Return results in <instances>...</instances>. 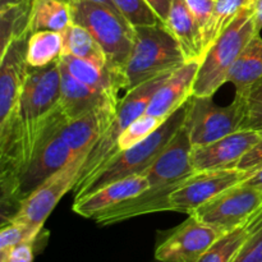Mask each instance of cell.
Wrapping results in <instances>:
<instances>
[{"label": "cell", "mask_w": 262, "mask_h": 262, "mask_svg": "<svg viewBox=\"0 0 262 262\" xmlns=\"http://www.w3.org/2000/svg\"><path fill=\"white\" fill-rule=\"evenodd\" d=\"M27 40L13 42L0 56V189L4 210H17L23 170L20 99L30 71L26 61Z\"/></svg>", "instance_id": "6da1fadb"}, {"label": "cell", "mask_w": 262, "mask_h": 262, "mask_svg": "<svg viewBox=\"0 0 262 262\" xmlns=\"http://www.w3.org/2000/svg\"><path fill=\"white\" fill-rule=\"evenodd\" d=\"M191 151L188 129L183 124L165 150L142 173L150 183L148 189L100 212L92 219L101 225H110L141 215L173 211L169 197L194 173L191 164Z\"/></svg>", "instance_id": "7a4b0ae2"}, {"label": "cell", "mask_w": 262, "mask_h": 262, "mask_svg": "<svg viewBox=\"0 0 262 262\" xmlns=\"http://www.w3.org/2000/svg\"><path fill=\"white\" fill-rule=\"evenodd\" d=\"M260 35L256 30L255 4L247 5L207 49L200 63L193 84V96L212 97L228 82V74L251 40Z\"/></svg>", "instance_id": "3957f363"}, {"label": "cell", "mask_w": 262, "mask_h": 262, "mask_svg": "<svg viewBox=\"0 0 262 262\" xmlns=\"http://www.w3.org/2000/svg\"><path fill=\"white\" fill-rule=\"evenodd\" d=\"M191 99L182 105L174 114H171L150 137L128 150L119 151L117 155L113 156L112 160L104 168L100 169L81 189L76 192L74 200L82 199L115 181L136 174H142L165 150L177 132L183 127L188 114Z\"/></svg>", "instance_id": "277c9868"}, {"label": "cell", "mask_w": 262, "mask_h": 262, "mask_svg": "<svg viewBox=\"0 0 262 262\" xmlns=\"http://www.w3.org/2000/svg\"><path fill=\"white\" fill-rule=\"evenodd\" d=\"M186 63L181 45L163 22L135 27L132 51L124 67L127 91Z\"/></svg>", "instance_id": "5b68a950"}, {"label": "cell", "mask_w": 262, "mask_h": 262, "mask_svg": "<svg viewBox=\"0 0 262 262\" xmlns=\"http://www.w3.org/2000/svg\"><path fill=\"white\" fill-rule=\"evenodd\" d=\"M60 101L59 60L42 68H30L20 99L23 170L30 163L37 138ZM22 170V173H23Z\"/></svg>", "instance_id": "8992f818"}, {"label": "cell", "mask_w": 262, "mask_h": 262, "mask_svg": "<svg viewBox=\"0 0 262 262\" xmlns=\"http://www.w3.org/2000/svg\"><path fill=\"white\" fill-rule=\"evenodd\" d=\"M72 22L86 28L95 38L107 59V66L124 72L133 46L135 27L115 10L106 5L89 0H68Z\"/></svg>", "instance_id": "52a82bcc"}, {"label": "cell", "mask_w": 262, "mask_h": 262, "mask_svg": "<svg viewBox=\"0 0 262 262\" xmlns=\"http://www.w3.org/2000/svg\"><path fill=\"white\" fill-rule=\"evenodd\" d=\"M174 72H166V73L160 74V76L151 78L150 81L125 92L124 97L120 99L119 105H118L117 115H115L112 127L100 138L99 142L91 148L86 160H84L78 182H77V186L74 188L76 192L81 189L100 169L104 168L112 160L113 156L119 152L120 150L118 147V138H119L120 133L133 120L147 112V107L152 96Z\"/></svg>", "instance_id": "ba28073f"}, {"label": "cell", "mask_w": 262, "mask_h": 262, "mask_svg": "<svg viewBox=\"0 0 262 262\" xmlns=\"http://www.w3.org/2000/svg\"><path fill=\"white\" fill-rule=\"evenodd\" d=\"M67 122L68 120L60 112V107H58L38 136L30 163L20 176L18 205L46 179L77 158L61 136V129Z\"/></svg>", "instance_id": "9c48e42d"}, {"label": "cell", "mask_w": 262, "mask_h": 262, "mask_svg": "<svg viewBox=\"0 0 262 262\" xmlns=\"http://www.w3.org/2000/svg\"><path fill=\"white\" fill-rule=\"evenodd\" d=\"M246 119V99L235 95L227 106H220L212 97L192 96L186 118L192 147L204 146L242 129Z\"/></svg>", "instance_id": "30bf717a"}, {"label": "cell", "mask_w": 262, "mask_h": 262, "mask_svg": "<svg viewBox=\"0 0 262 262\" xmlns=\"http://www.w3.org/2000/svg\"><path fill=\"white\" fill-rule=\"evenodd\" d=\"M89 154L77 156L68 165L46 179L18 205V209L7 222L26 224L41 233L46 219L59 204L61 197L76 188L81 169ZM5 223V222H4Z\"/></svg>", "instance_id": "8fae6325"}, {"label": "cell", "mask_w": 262, "mask_h": 262, "mask_svg": "<svg viewBox=\"0 0 262 262\" xmlns=\"http://www.w3.org/2000/svg\"><path fill=\"white\" fill-rule=\"evenodd\" d=\"M261 209L262 189L242 182L202 205L192 216L224 234L246 224Z\"/></svg>", "instance_id": "7c38bea8"}, {"label": "cell", "mask_w": 262, "mask_h": 262, "mask_svg": "<svg viewBox=\"0 0 262 262\" xmlns=\"http://www.w3.org/2000/svg\"><path fill=\"white\" fill-rule=\"evenodd\" d=\"M252 176L238 168L194 171L169 197L174 212L192 215L199 207L215 199L230 187Z\"/></svg>", "instance_id": "4fadbf2b"}, {"label": "cell", "mask_w": 262, "mask_h": 262, "mask_svg": "<svg viewBox=\"0 0 262 262\" xmlns=\"http://www.w3.org/2000/svg\"><path fill=\"white\" fill-rule=\"evenodd\" d=\"M222 234L189 215L156 247L155 258L160 262H197Z\"/></svg>", "instance_id": "5bb4252c"}, {"label": "cell", "mask_w": 262, "mask_h": 262, "mask_svg": "<svg viewBox=\"0 0 262 262\" xmlns=\"http://www.w3.org/2000/svg\"><path fill=\"white\" fill-rule=\"evenodd\" d=\"M261 132L241 129L204 146L192 147L191 164L194 171L237 168L241 159L260 141Z\"/></svg>", "instance_id": "9a60e30c"}, {"label": "cell", "mask_w": 262, "mask_h": 262, "mask_svg": "<svg viewBox=\"0 0 262 262\" xmlns=\"http://www.w3.org/2000/svg\"><path fill=\"white\" fill-rule=\"evenodd\" d=\"M201 61H187L177 69L156 91L147 107V114L165 122L193 96V84Z\"/></svg>", "instance_id": "2e32d148"}, {"label": "cell", "mask_w": 262, "mask_h": 262, "mask_svg": "<svg viewBox=\"0 0 262 262\" xmlns=\"http://www.w3.org/2000/svg\"><path fill=\"white\" fill-rule=\"evenodd\" d=\"M117 110V104H107L64 124L61 136L77 156L89 154L109 130Z\"/></svg>", "instance_id": "e0dca14e"}, {"label": "cell", "mask_w": 262, "mask_h": 262, "mask_svg": "<svg viewBox=\"0 0 262 262\" xmlns=\"http://www.w3.org/2000/svg\"><path fill=\"white\" fill-rule=\"evenodd\" d=\"M148 187L150 183L147 178L143 174H136L106 184L82 199L74 200L72 209L76 214L92 219L95 215L138 196L148 189Z\"/></svg>", "instance_id": "ac0fdd59"}, {"label": "cell", "mask_w": 262, "mask_h": 262, "mask_svg": "<svg viewBox=\"0 0 262 262\" xmlns=\"http://www.w3.org/2000/svg\"><path fill=\"white\" fill-rule=\"evenodd\" d=\"M60 67V101L59 107L68 122L107 104L119 105V99L99 91L72 76L59 61Z\"/></svg>", "instance_id": "d6986e66"}, {"label": "cell", "mask_w": 262, "mask_h": 262, "mask_svg": "<svg viewBox=\"0 0 262 262\" xmlns=\"http://www.w3.org/2000/svg\"><path fill=\"white\" fill-rule=\"evenodd\" d=\"M181 45L187 61H201L205 56L202 32L192 15L186 0H171L165 23Z\"/></svg>", "instance_id": "ffe728a7"}, {"label": "cell", "mask_w": 262, "mask_h": 262, "mask_svg": "<svg viewBox=\"0 0 262 262\" xmlns=\"http://www.w3.org/2000/svg\"><path fill=\"white\" fill-rule=\"evenodd\" d=\"M59 61L77 79L115 99H118L120 90L127 91L128 83L124 72L110 68L109 66H97L89 60L71 55H61Z\"/></svg>", "instance_id": "44dd1931"}, {"label": "cell", "mask_w": 262, "mask_h": 262, "mask_svg": "<svg viewBox=\"0 0 262 262\" xmlns=\"http://www.w3.org/2000/svg\"><path fill=\"white\" fill-rule=\"evenodd\" d=\"M262 79V37L256 35L248 42L228 74V82L235 87V95L245 97Z\"/></svg>", "instance_id": "7402d4cb"}, {"label": "cell", "mask_w": 262, "mask_h": 262, "mask_svg": "<svg viewBox=\"0 0 262 262\" xmlns=\"http://www.w3.org/2000/svg\"><path fill=\"white\" fill-rule=\"evenodd\" d=\"M72 23L68 0H32L30 12V35L37 31L63 32Z\"/></svg>", "instance_id": "603a6c76"}, {"label": "cell", "mask_w": 262, "mask_h": 262, "mask_svg": "<svg viewBox=\"0 0 262 262\" xmlns=\"http://www.w3.org/2000/svg\"><path fill=\"white\" fill-rule=\"evenodd\" d=\"M61 37H63L61 55H71L74 58L84 59L97 66H107L105 51L102 50L96 38L84 27L72 22L61 32Z\"/></svg>", "instance_id": "cb8c5ba5"}, {"label": "cell", "mask_w": 262, "mask_h": 262, "mask_svg": "<svg viewBox=\"0 0 262 262\" xmlns=\"http://www.w3.org/2000/svg\"><path fill=\"white\" fill-rule=\"evenodd\" d=\"M31 2L0 7V56L13 42L30 36Z\"/></svg>", "instance_id": "d4e9b609"}, {"label": "cell", "mask_w": 262, "mask_h": 262, "mask_svg": "<svg viewBox=\"0 0 262 262\" xmlns=\"http://www.w3.org/2000/svg\"><path fill=\"white\" fill-rule=\"evenodd\" d=\"M261 217L262 209L246 224L220 235L197 262H232L243 243L257 227Z\"/></svg>", "instance_id": "484cf974"}, {"label": "cell", "mask_w": 262, "mask_h": 262, "mask_svg": "<svg viewBox=\"0 0 262 262\" xmlns=\"http://www.w3.org/2000/svg\"><path fill=\"white\" fill-rule=\"evenodd\" d=\"M63 53L61 32L37 31L28 36L26 61L30 68H42L60 59Z\"/></svg>", "instance_id": "4316f807"}, {"label": "cell", "mask_w": 262, "mask_h": 262, "mask_svg": "<svg viewBox=\"0 0 262 262\" xmlns=\"http://www.w3.org/2000/svg\"><path fill=\"white\" fill-rule=\"evenodd\" d=\"M251 4H255V0H215L211 20L204 33L205 53L234 20L241 10Z\"/></svg>", "instance_id": "83f0119b"}, {"label": "cell", "mask_w": 262, "mask_h": 262, "mask_svg": "<svg viewBox=\"0 0 262 262\" xmlns=\"http://www.w3.org/2000/svg\"><path fill=\"white\" fill-rule=\"evenodd\" d=\"M164 120L154 117V115L145 113L143 115L138 117L137 119L133 120L118 138V147L120 151H124L130 148L132 146L137 145L141 141L150 137L155 130L160 128Z\"/></svg>", "instance_id": "f1b7e54d"}, {"label": "cell", "mask_w": 262, "mask_h": 262, "mask_svg": "<svg viewBox=\"0 0 262 262\" xmlns=\"http://www.w3.org/2000/svg\"><path fill=\"white\" fill-rule=\"evenodd\" d=\"M113 3L132 27L154 26L161 22L146 0H113Z\"/></svg>", "instance_id": "f546056e"}, {"label": "cell", "mask_w": 262, "mask_h": 262, "mask_svg": "<svg viewBox=\"0 0 262 262\" xmlns=\"http://www.w3.org/2000/svg\"><path fill=\"white\" fill-rule=\"evenodd\" d=\"M40 233L26 224L15 222L3 223L0 230V253H5L15 246L25 242H33Z\"/></svg>", "instance_id": "4dcf8cb0"}, {"label": "cell", "mask_w": 262, "mask_h": 262, "mask_svg": "<svg viewBox=\"0 0 262 262\" xmlns=\"http://www.w3.org/2000/svg\"><path fill=\"white\" fill-rule=\"evenodd\" d=\"M246 119L242 129L262 132V79L245 96Z\"/></svg>", "instance_id": "1f68e13d"}, {"label": "cell", "mask_w": 262, "mask_h": 262, "mask_svg": "<svg viewBox=\"0 0 262 262\" xmlns=\"http://www.w3.org/2000/svg\"><path fill=\"white\" fill-rule=\"evenodd\" d=\"M232 262H262V217Z\"/></svg>", "instance_id": "d6a6232c"}, {"label": "cell", "mask_w": 262, "mask_h": 262, "mask_svg": "<svg viewBox=\"0 0 262 262\" xmlns=\"http://www.w3.org/2000/svg\"><path fill=\"white\" fill-rule=\"evenodd\" d=\"M186 3L193 18L196 19L197 25L202 32V37H204L205 31L207 30L210 20H211L215 0H186Z\"/></svg>", "instance_id": "836d02e7"}, {"label": "cell", "mask_w": 262, "mask_h": 262, "mask_svg": "<svg viewBox=\"0 0 262 262\" xmlns=\"http://www.w3.org/2000/svg\"><path fill=\"white\" fill-rule=\"evenodd\" d=\"M33 242H25L15 246L5 253H0V262H32L33 261Z\"/></svg>", "instance_id": "e575fe53"}, {"label": "cell", "mask_w": 262, "mask_h": 262, "mask_svg": "<svg viewBox=\"0 0 262 262\" xmlns=\"http://www.w3.org/2000/svg\"><path fill=\"white\" fill-rule=\"evenodd\" d=\"M237 168L251 174H255L262 168V132L260 141L241 159Z\"/></svg>", "instance_id": "d590c367"}, {"label": "cell", "mask_w": 262, "mask_h": 262, "mask_svg": "<svg viewBox=\"0 0 262 262\" xmlns=\"http://www.w3.org/2000/svg\"><path fill=\"white\" fill-rule=\"evenodd\" d=\"M146 2L152 8L154 12L158 14L161 22L165 23L166 18L169 15V10H170L171 0H146Z\"/></svg>", "instance_id": "8d00e7d4"}, {"label": "cell", "mask_w": 262, "mask_h": 262, "mask_svg": "<svg viewBox=\"0 0 262 262\" xmlns=\"http://www.w3.org/2000/svg\"><path fill=\"white\" fill-rule=\"evenodd\" d=\"M255 23L256 30L260 33L262 30V0H255Z\"/></svg>", "instance_id": "74e56055"}, {"label": "cell", "mask_w": 262, "mask_h": 262, "mask_svg": "<svg viewBox=\"0 0 262 262\" xmlns=\"http://www.w3.org/2000/svg\"><path fill=\"white\" fill-rule=\"evenodd\" d=\"M245 182L247 184H250V186L257 187V188L262 189V168L260 169V170L256 171L255 174H252V176H251L250 178Z\"/></svg>", "instance_id": "f35d334b"}, {"label": "cell", "mask_w": 262, "mask_h": 262, "mask_svg": "<svg viewBox=\"0 0 262 262\" xmlns=\"http://www.w3.org/2000/svg\"><path fill=\"white\" fill-rule=\"evenodd\" d=\"M89 2H94V3H99V4H102V5H106V7H109L110 9L115 10V12H118L120 14V12L117 9V7H115V4L113 3V0H89Z\"/></svg>", "instance_id": "ab89813d"}]
</instances>
